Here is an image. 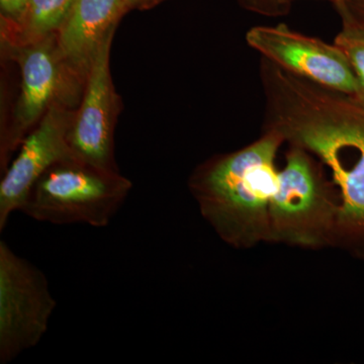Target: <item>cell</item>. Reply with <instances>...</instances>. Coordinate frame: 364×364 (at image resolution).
I'll return each instance as SVG.
<instances>
[{
  "label": "cell",
  "mask_w": 364,
  "mask_h": 364,
  "mask_svg": "<svg viewBox=\"0 0 364 364\" xmlns=\"http://www.w3.org/2000/svg\"><path fill=\"white\" fill-rule=\"evenodd\" d=\"M267 130L318 158L338 191L334 247L364 260V102L263 59Z\"/></svg>",
  "instance_id": "cell-1"
},
{
  "label": "cell",
  "mask_w": 364,
  "mask_h": 364,
  "mask_svg": "<svg viewBox=\"0 0 364 364\" xmlns=\"http://www.w3.org/2000/svg\"><path fill=\"white\" fill-rule=\"evenodd\" d=\"M284 143L267 130L257 141L203 165L189 186L200 214L225 243L250 249L270 242V202L279 182L275 166Z\"/></svg>",
  "instance_id": "cell-2"
},
{
  "label": "cell",
  "mask_w": 364,
  "mask_h": 364,
  "mask_svg": "<svg viewBox=\"0 0 364 364\" xmlns=\"http://www.w3.org/2000/svg\"><path fill=\"white\" fill-rule=\"evenodd\" d=\"M338 196L310 153L291 146L269 207L270 242L303 249L334 247Z\"/></svg>",
  "instance_id": "cell-3"
},
{
  "label": "cell",
  "mask_w": 364,
  "mask_h": 364,
  "mask_svg": "<svg viewBox=\"0 0 364 364\" xmlns=\"http://www.w3.org/2000/svg\"><path fill=\"white\" fill-rule=\"evenodd\" d=\"M130 189V181L117 172L68 160L57 163L40 177L21 212L50 224L102 228L119 212Z\"/></svg>",
  "instance_id": "cell-4"
},
{
  "label": "cell",
  "mask_w": 364,
  "mask_h": 364,
  "mask_svg": "<svg viewBox=\"0 0 364 364\" xmlns=\"http://www.w3.org/2000/svg\"><path fill=\"white\" fill-rule=\"evenodd\" d=\"M56 306L44 273L0 241V363L39 344Z\"/></svg>",
  "instance_id": "cell-5"
},
{
  "label": "cell",
  "mask_w": 364,
  "mask_h": 364,
  "mask_svg": "<svg viewBox=\"0 0 364 364\" xmlns=\"http://www.w3.org/2000/svg\"><path fill=\"white\" fill-rule=\"evenodd\" d=\"M246 42L273 65L359 97L358 79L343 52L335 44L296 32L284 23L254 26L246 33Z\"/></svg>",
  "instance_id": "cell-6"
},
{
  "label": "cell",
  "mask_w": 364,
  "mask_h": 364,
  "mask_svg": "<svg viewBox=\"0 0 364 364\" xmlns=\"http://www.w3.org/2000/svg\"><path fill=\"white\" fill-rule=\"evenodd\" d=\"M112 35L100 46L91 64L85 98L68 134L74 159L107 172H117L112 155L114 100L109 67Z\"/></svg>",
  "instance_id": "cell-7"
},
{
  "label": "cell",
  "mask_w": 364,
  "mask_h": 364,
  "mask_svg": "<svg viewBox=\"0 0 364 364\" xmlns=\"http://www.w3.org/2000/svg\"><path fill=\"white\" fill-rule=\"evenodd\" d=\"M71 123L57 107H51L38 128L26 136L20 153L0 183V231L9 217L21 210L31 189L57 163L74 159L69 147Z\"/></svg>",
  "instance_id": "cell-8"
},
{
  "label": "cell",
  "mask_w": 364,
  "mask_h": 364,
  "mask_svg": "<svg viewBox=\"0 0 364 364\" xmlns=\"http://www.w3.org/2000/svg\"><path fill=\"white\" fill-rule=\"evenodd\" d=\"M129 9L126 0H75L59 30L62 57L76 68L90 71L100 46Z\"/></svg>",
  "instance_id": "cell-9"
},
{
  "label": "cell",
  "mask_w": 364,
  "mask_h": 364,
  "mask_svg": "<svg viewBox=\"0 0 364 364\" xmlns=\"http://www.w3.org/2000/svg\"><path fill=\"white\" fill-rule=\"evenodd\" d=\"M21 59L23 86L18 107V142L21 130L35 123L51 102L59 81L58 64L49 46L28 48Z\"/></svg>",
  "instance_id": "cell-10"
},
{
  "label": "cell",
  "mask_w": 364,
  "mask_h": 364,
  "mask_svg": "<svg viewBox=\"0 0 364 364\" xmlns=\"http://www.w3.org/2000/svg\"><path fill=\"white\" fill-rule=\"evenodd\" d=\"M341 16L342 28L334 44L343 52L358 79L359 100L364 102V21L354 14L345 0L334 4Z\"/></svg>",
  "instance_id": "cell-11"
},
{
  "label": "cell",
  "mask_w": 364,
  "mask_h": 364,
  "mask_svg": "<svg viewBox=\"0 0 364 364\" xmlns=\"http://www.w3.org/2000/svg\"><path fill=\"white\" fill-rule=\"evenodd\" d=\"M75 0H30L23 26L33 38H41L60 30Z\"/></svg>",
  "instance_id": "cell-12"
},
{
  "label": "cell",
  "mask_w": 364,
  "mask_h": 364,
  "mask_svg": "<svg viewBox=\"0 0 364 364\" xmlns=\"http://www.w3.org/2000/svg\"><path fill=\"white\" fill-rule=\"evenodd\" d=\"M296 0H239L251 13L265 16H280L289 14Z\"/></svg>",
  "instance_id": "cell-13"
},
{
  "label": "cell",
  "mask_w": 364,
  "mask_h": 364,
  "mask_svg": "<svg viewBox=\"0 0 364 364\" xmlns=\"http://www.w3.org/2000/svg\"><path fill=\"white\" fill-rule=\"evenodd\" d=\"M30 0H0L2 16L6 20L23 25Z\"/></svg>",
  "instance_id": "cell-14"
},
{
  "label": "cell",
  "mask_w": 364,
  "mask_h": 364,
  "mask_svg": "<svg viewBox=\"0 0 364 364\" xmlns=\"http://www.w3.org/2000/svg\"><path fill=\"white\" fill-rule=\"evenodd\" d=\"M356 16L364 21V0H345Z\"/></svg>",
  "instance_id": "cell-15"
},
{
  "label": "cell",
  "mask_w": 364,
  "mask_h": 364,
  "mask_svg": "<svg viewBox=\"0 0 364 364\" xmlns=\"http://www.w3.org/2000/svg\"><path fill=\"white\" fill-rule=\"evenodd\" d=\"M154 1H157V0H126L127 4L130 9L134 6H147Z\"/></svg>",
  "instance_id": "cell-16"
},
{
  "label": "cell",
  "mask_w": 364,
  "mask_h": 364,
  "mask_svg": "<svg viewBox=\"0 0 364 364\" xmlns=\"http://www.w3.org/2000/svg\"><path fill=\"white\" fill-rule=\"evenodd\" d=\"M325 1H329L331 2V4H335L337 1H338V0H325Z\"/></svg>",
  "instance_id": "cell-17"
}]
</instances>
